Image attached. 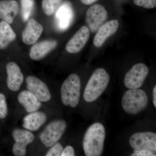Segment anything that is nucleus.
Returning a JSON list of instances; mask_svg holds the SVG:
<instances>
[{"label":"nucleus","mask_w":156,"mask_h":156,"mask_svg":"<svg viewBox=\"0 0 156 156\" xmlns=\"http://www.w3.org/2000/svg\"><path fill=\"white\" fill-rule=\"evenodd\" d=\"M67 126L66 122L63 119H56L51 121L40 134L41 142L45 147H51L60 140L66 130Z\"/></svg>","instance_id":"39448f33"},{"label":"nucleus","mask_w":156,"mask_h":156,"mask_svg":"<svg viewBox=\"0 0 156 156\" xmlns=\"http://www.w3.org/2000/svg\"><path fill=\"white\" fill-rule=\"evenodd\" d=\"M149 69L145 64L136 63L126 74L124 84L129 89H137L142 87L148 74Z\"/></svg>","instance_id":"423d86ee"},{"label":"nucleus","mask_w":156,"mask_h":156,"mask_svg":"<svg viewBox=\"0 0 156 156\" xmlns=\"http://www.w3.org/2000/svg\"><path fill=\"white\" fill-rule=\"evenodd\" d=\"M110 76L105 69L98 68L92 73L85 87L83 98L87 102H92L99 98L106 89Z\"/></svg>","instance_id":"f03ea898"},{"label":"nucleus","mask_w":156,"mask_h":156,"mask_svg":"<svg viewBox=\"0 0 156 156\" xmlns=\"http://www.w3.org/2000/svg\"><path fill=\"white\" fill-rule=\"evenodd\" d=\"M15 32L10 24L4 21L0 22V49L7 48L12 42L16 40Z\"/></svg>","instance_id":"aec40b11"},{"label":"nucleus","mask_w":156,"mask_h":156,"mask_svg":"<svg viewBox=\"0 0 156 156\" xmlns=\"http://www.w3.org/2000/svg\"><path fill=\"white\" fill-rule=\"evenodd\" d=\"M63 147L61 144L57 142L50 147L45 154L46 156H61Z\"/></svg>","instance_id":"b1692460"},{"label":"nucleus","mask_w":156,"mask_h":156,"mask_svg":"<svg viewBox=\"0 0 156 156\" xmlns=\"http://www.w3.org/2000/svg\"><path fill=\"white\" fill-rule=\"evenodd\" d=\"M80 79L76 74H72L62 83L60 90L61 99L65 106L75 108L80 102L81 95Z\"/></svg>","instance_id":"7ed1b4c3"},{"label":"nucleus","mask_w":156,"mask_h":156,"mask_svg":"<svg viewBox=\"0 0 156 156\" xmlns=\"http://www.w3.org/2000/svg\"><path fill=\"white\" fill-rule=\"evenodd\" d=\"M153 104L155 108H156V86L154 87L153 89Z\"/></svg>","instance_id":"c85d7f7f"},{"label":"nucleus","mask_w":156,"mask_h":156,"mask_svg":"<svg viewBox=\"0 0 156 156\" xmlns=\"http://www.w3.org/2000/svg\"><path fill=\"white\" fill-rule=\"evenodd\" d=\"M19 5L15 0L0 1V19L12 24L19 13Z\"/></svg>","instance_id":"f3484780"},{"label":"nucleus","mask_w":156,"mask_h":156,"mask_svg":"<svg viewBox=\"0 0 156 156\" xmlns=\"http://www.w3.org/2000/svg\"><path fill=\"white\" fill-rule=\"evenodd\" d=\"M129 143L134 150L156 151V134L152 132H138L133 134Z\"/></svg>","instance_id":"1a4fd4ad"},{"label":"nucleus","mask_w":156,"mask_h":156,"mask_svg":"<svg viewBox=\"0 0 156 156\" xmlns=\"http://www.w3.org/2000/svg\"><path fill=\"white\" fill-rule=\"evenodd\" d=\"M62 0H42V7L44 13L51 16L61 5Z\"/></svg>","instance_id":"412c9836"},{"label":"nucleus","mask_w":156,"mask_h":156,"mask_svg":"<svg viewBox=\"0 0 156 156\" xmlns=\"http://www.w3.org/2000/svg\"><path fill=\"white\" fill-rule=\"evenodd\" d=\"M119 22L117 20H110L100 27L95 34L93 44L96 48H100L109 37L115 33L119 29Z\"/></svg>","instance_id":"ddd939ff"},{"label":"nucleus","mask_w":156,"mask_h":156,"mask_svg":"<svg viewBox=\"0 0 156 156\" xmlns=\"http://www.w3.org/2000/svg\"><path fill=\"white\" fill-rule=\"evenodd\" d=\"M17 100L28 113L37 111L42 106V102L28 90L20 92Z\"/></svg>","instance_id":"a211bd4d"},{"label":"nucleus","mask_w":156,"mask_h":156,"mask_svg":"<svg viewBox=\"0 0 156 156\" xmlns=\"http://www.w3.org/2000/svg\"><path fill=\"white\" fill-rule=\"evenodd\" d=\"M73 14L72 9L68 3H63L59 6L56 13V18L59 28L64 30L68 27L73 19Z\"/></svg>","instance_id":"6ab92c4d"},{"label":"nucleus","mask_w":156,"mask_h":156,"mask_svg":"<svg viewBox=\"0 0 156 156\" xmlns=\"http://www.w3.org/2000/svg\"><path fill=\"white\" fill-rule=\"evenodd\" d=\"M44 28L35 20H28L22 34V41L26 45L35 44L43 33Z\"/></svg>","instance_id":"4468645a"},{"label":"nucleus","mask_w":156,"mask_h":156,"mask_svg":"<svg viewBox=\"0 0 156 156\" xmlns=\"http://www.w3.org/2000/svg\"><path fill=\"white\" fill-rule=\"evenodd\" d=\"M131 156H154L155 154L151 151L147 150H134Z\"/></svg>","instance_id":"a878e982"},{"label":"nucleus","mask_w":156,"mask_h":156,"mask_svg":"<svg viewBox=\"0 0 156 156\" xmlns=\"http://www.w3.org/2000/svg\"><path fill=\"white\" fill-rule=\"evenodd\" d=\"M27 90L33 94L41 102H47L51 98V93L47 84L38 78L29 76L26 79Z\"/></svg>","instance_id":"9d476101"},{"label":"nucleus","mask_w":156,"mask_h":156,"mask_svg":"<svg viewBox=\"0 0 156 156\" xmlns=\"http://www.w3.org/2000/svg\"><path fill=\"white\" fill-rule=\"evenodd\" d=\"M105 137V128L102 124L95 123L90 126L86 131L83 140L85 155L87 156L101 155Z\"/></svg>","instance_id":"f257e3e1"},{"label":"nucleus","mask_w":156,"mask_h":156,"mask_svg":"<svg viewBox=\"0 0 156 156\" xmlns=\"http://www.w3.org/2000/svg\"><path fill=\"white\" fill-rule=\"evenodd\" d=\"M75 155L74 149L72 146L68 145L63 148L61 156H74Z\"/></svg>","instance_id":"bb28decb"},{"label":"nucleus","mask_w":156,"mask_h":156,"mask_svg":"<svg viewBox=\"0 0 156 156\" xmlns=\"http://www.w3.org/2000/svg\"><path fill=\"white\" fill-rule=\"evenodd\" d=\"M57 44L55 40H45L36 43L31 48L30 57L35 61L41 60L56 48Z\"/></svg>","instance_id":"2eb2a0df"},{"label":"nucleus","mask_w":156,"mask_h":156,"mask_svg":"<svg viewBox=\"0 0 156 156\" xmlns=\"http://www.w3.org/2000/svg\"><path fill=\"white\" fill-rule=\"evenodd\" d=\"M21 4L23 18L24 21H26L30 17L34 2V0H21Z\"/></svg>","instance_id":"4be33fe9"},{"label":"nucleus","mask_w":156,"mask_h":156,"mask_svg":"<svg viewBox=\"0 0 156 156\" xmlns=\"http://www.w3.org/2000/svg\"><path fill=\"white\" fill-rule=\"evenodd\" d=\"M148 104V97L144 90L130 89L123 95L122 105L123 110L130 115H136L145 109Z\"/></svg>","instance_id":"20e7f679"},{"label":"nucleus","mask_w":156,"mask_h":156,"mask_svg":"<svg viewBox=\"0 0 156 156\" xmlns=\"http://www.w3.org/2000/svg\"><path fill=\"white\" fill-rule=\"evenodd\" d=\"M108 17L107 11L102 5L95 4L91 6L86 14V21L90 31H97L106 21Z\"/></svg>","instance_id":"6e6552de"},{"label":"nucleus","mask_w":156,"mask_h":156,"mask_svg":"<svg viewBox=\"0 0 156 156\" xmlns=\"http://www.w3.org/2000/svg\"><path fill=\"white\" fill-rule=\"evenodd\" d=\"M47 115L44 112L37 111L30 113L23 119L22 126L31 131H38L46 123Z\"/></svg>","instance_id":"dca6fc26"},{"label":"nucleus","mask_w":156,"mask_h":156,"mask_svg":"<svg viewBox=\"0 0 156 156\" xmlns=\"http://www.w3.org/2000/svg\"><path fill=\"white\" fill-rule=\"evenodd\" d=\"M7 85L9 90L17 92L22 86L24 76L18 64L14 62H10L6 65Z\"/></svg>","instance_id":"9b49d317"},{"label":"nucleus","mask_w":156,"mask_h":156,"mask_svg":"<svg viewBox=\"0 0 156 156\" xmlns=\"http://www.w3.org/2000/svg\"><path fill=\"white\" fill-rule=\"evenodd\" d=\"M12 136L14 140L12 149L14 155L25 156L27 146L34 140L35 136L33 133L27 129L15 128L12 132Z\"/></svg>","instance_id":"0eeeda50"},{"label":"nucleus","mask_w":156,"mask_h":156,"mask_svg":"<svg viewBox=\"0 0 156 156\" xmlns=\"http://www.w3.org/2000/svg\"><path fill=\"white\" fill-rule=\"evenodd\" d=\"M8 104L5 94L0 93V119H5L8 115Z\"/></svg>","instance_id":"5701e85b"},{"label":"nucleus","mask_w":156,"mask_h":156,"mask_svg":"<svg viewBox=\"0 0 156 156\" xmlns=\"http://www.w3.org/2000/svg\"><path fill=\"white\" fill-rule=\"evenodd\" d=\"M97 1V0H81V2L84 5H90L93 4V3Z\"/></svg>","instance_id":"cd10ccee"},{"label":"nucleus","mask_w":156,"mask_h":156,"mask_svg":"<svg viewBox=\"0 0 156 156\" xmlns=\"http://www.w3.org/2000/svg\"><path fill=\"white\" fill-rule=\"evenodd\" d=\"M90 36V30L87 26L82 27L68 42L66 50L69 53H77L83 50Z\"/></svg>","instance_id":"f8f14e48"},{"label":"nucleus","mask_w":156,"mask_h":156,"mask_svg":"<svg viewBox=\"0 0 156 156\" xmlns=\"http://www.w3.org/2000/svg\"><path fill=\"white\" fill-rule=\"evenodd\" d=\"M136 5L146 9H152L155 8L156 0H134Z\"/></svg>","instance_id":"393cba45"}]
</instances>
